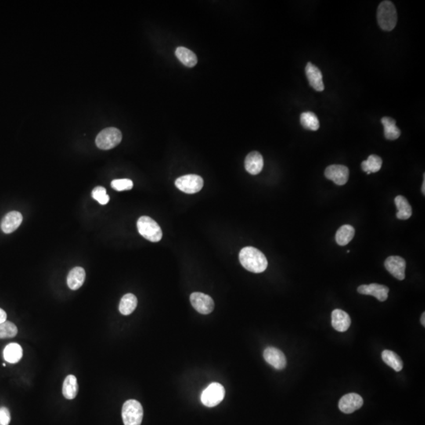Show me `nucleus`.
I'll list each match as a JSON object with an SVG mask.
<instances>
[{
	"instance_id": "obj_12",
	"label": "nucleus",
	"mask_w": 425,
	"mask_h": 425,
	"mask_svg": "<svg viewBox=\"0 0 425 425\" xmlns=\"http://www.w3.org/2000/svg\"><path fill=\"white\" fill-rule=\"evenodd\" d=\"M263 357L265 358L267 363L272 365L273 368L277 369V370H282L286 367V357L279 349L272 347H267L264 350Z\"/></svg>"
},
{
	"instance_id": "obj_15",
	"label": "nucleus",
	"mask_w": 425,
	"mask_h": 425,
	"mask_svg": "<svg viewBox=\"0 0 425 425\" xmlns=\"http://www.w3.org/2000/svg\"><path fill=\"white\" fill-rule=\"evenodd\" d=\"M23 217L20 212L11 211L6 214L1 221V229L6 234L15 232L20 226Z\"/></svg>"
},
{
	"instance_id": "obj_19",
	"label": "nucleus",
	"mask_w": 425,
	"mask_h": 425,
	"mask_svg": "<svg viewBox=\"0 0 425 425\" xmlns=\"http://www.w3.org/2000/svg\"><path fill=\"white\" fill-rule=\"evenodd\" d=\"M78 392L77 378L73 375L66 376L62 386V394L66 399H74Z\"/></svg>"
},
{
	"instance_id": "obj_7",
	"label": "nucleus",
	"mask_w": 425,
	"mask_h": 425,
	"mask_svg": "<svg viewBox=\"0 0 425 425\" xmlns=\"http://www.w3.org/2000/svg\"><path fill=\"white\" fill-rule=\"evenodd\" d=\"M203 184V178L195 174L183 176L175 181L176 187L181 192L187 194L197 193L202 190Z\"/></svg>"
},
{
	"instance_id": "obj_20",
	"label": "nucleus",
	"mask_w": 425,
	"mask_h": 425,
	"mask_svg": "<svg viewBox=\"0 0 425 425\" xmlns=\"http://www.w3.org/2000/svg\"><path fill=\"white\" fill-rule=\"evenodd\" d=\"M23 356L22 347L18 343L8 344L4 350V357L6 361L11 364L18 363Z\"/></svg>"
},
{
	"instance_id": "obj_9",
	"label": "nucleus",
	"mask_w": 425,
	"mask_h": 425,
	"mask_svg": "<svg viewBox=\"0 0 425 425\" xmlns=\"http://www.w3.org/2000/svg\"><path fill=\"white\" fill-rule=\"evenodd\" d=\"M325 175L327 179L333 181L336 185H344L349 178V170L347 166L342 165H332L327 167Z\"/></svg>"
},
{
	"instance_id": "obj_18",
	"label": "nucleus",
	"mask_w": 425,
	"mask_h": 425,
	"mask_svg": "<svg viewBox=\"0 0 425 425\" xmlns=\"http://www.w3.org/2000/svg\"><path fill=\"white\" fill-rule=\"evenodd\" d=\"M85 276V271L82 267L73 268L68 274V286L71 290H77L84 285Z\"/></svg>"
},
{
	"instance_id": "obj_8",
	"label": "nucleus",
	"mask_w": 425,
	"mask_h": 425,
	"mask_svg": "<svg viewBox=\"0 0 425 425\" xmlns=\"http://www.w3.org/2000/svg\"><path fill=\"white\" fill-rule=\"evenodd\" d=\"M190 301L192 307L199 314H209L214 310V300L208 295L194 292L191 295Z\"/></svg>"
},
{
	"instance_id": "obj_35",
	"label": "nucleus",
	"mask_w": 425,
	"mask_h": 425,
	"mask_svg": "<svg viewBox=\"0 0 425 425\" xmlns=\"http://www.w3.org/2000/svg\"><path fill=\"white\" fill-rule=\"evenodd\" d=\"M421 191H422V193H423V195H425V175H424V174H423V185H422Z\"/></svg>"
},
{
	"instance_id": "obj_21",
	"label": "nucleus",
	"mask_w": 425,
	"mask_h": 425,
	"mask_svg": "<svg viewBox=\"0 0 425 425\" xmlns=\"http://www.w3.org/2000/svg\"><path fill=\"white\" fill-rule=\"evenodd\" d=\"M381 122L384 128V136L389 140H394L399 138L401 135V131L396 126V121L394 119L390 117H383L381 119Z\"/></svg>"
},
{
	"instance_id": "obj_34",
	"label": "nucleus",
	"mask_w": 425,
	"mask_h": 425,
	"mask_svg": "<svg viewBox=\"0 0 425 425\" xmlns=\"http://www.w3.org/2000/svg\"><path fill=\"white\" fill-rule=\"evenodd\" d=\"M425 318V314H424V313H423V314H422L421 318H420V323H421V325H423V326H425V318Z\"/></svg>"
},
{
	"instance_id": "obj_27",
	"label": "nucleus",
	"mask_w": 425,
	"mask_h": 425,
	"mask_svg": "<svg viewBox=\"0 0 425 425\" xmlns=\"http://www.w3.org/2000/svg\"><path fill=\"white\" fill-rule=\"evenodd\" d=\"M382 164H383V161L381 158L377 155H371L366 161L362 162L361 169L367 174H375L380 171Z\"/></svg>"
},
{
	"instance_id": "obj_14",
	"label": "nucleus",
	"mask_w": 425,
	"mask_h": 425,
	"mask_svg": "<svg viewBox=\"0 0 425 425\" xmlns=\"http://www.w3.org/2000/svg\"><path fill=\"white\" fill-rule=\"evenodd\" d=\"M306 74L310 86L314 90L322 91L325 89L323 83V77L321 70L317 66L313 65L311 62H308L306 66Z\"/></svg>"
},
{
	"instance_id": "obj_26",
	"label": "nucleus",
	"mask_w": 425,
	"mask_h": 425,
	"mask_svg": "<svg viewBox=\"0 0 425 425\" xmlns=\"http://www.w3.org/2000/svg\"><path fill=\"white\" fill-rule=\"evenodd\" d=\"M137 298L133 294H126L121 298L119 304V311L123 315H129L137 307Z\"/></svg>"
},
{
	"instance_id": "obj_25",
	"label": "nucleus",
	"mask_w": 425,
	"mask_h": 425,
	"mask_svg": "<svg viewBox=\"0 0 425 425\" xmlns=\"http://www.w3.org/2000/svg\"><path fill=\"white\" fill-rule=\"evenodd\" d=\"M354 227L350 225H344L338 229L336 234V243L340 246H346L354 236Z\"/></svg>"
},
{
	"instance_id": "obj_3",
	"label": "nucleus",
	"mask_w": 425,
	"mask_h": 425,
	"mask_svg": "<svg viewBox=\"0 0 425 425\" xmlns=\"http://www.w3.org/2000/svg\"><path fill=\"white\" fill-rule=\"evenodd\" d=\"M137 228L143 237L153 243H157L163 237V231L159 224L148 216L139 217Z\"/></svg>"
},
{
	"instance_id": "obj_32",
	"label": "nucleus",
	"mask_w": 425,
	"mask_h": 425,
	"mask_svg": "<svg viewBox=\"0 0 425 425\" xmlns=\"http://www.w3.org/2000/svg\"><path fill=\"white\" fill-rule=\"evenodd\" d=\"M11 412L6 407H0V425H9Z\"/></svg>"
},
{
	"instance_id": "obj_17",
	"label": "nucleus",
	"mask_w": 425,
	"mask_h": 425,
	"mask_svg": "<svg viewBox=\"0 0 425 425\" xmlns=\"http://www.w3.org/2000/svg\"><path fill=\"white\" fill-rule=\"evenodd\" d=\"M264 166L262 155L257 152H250L245 159V169L251 175L260 174Z\"/></svg>"
},
{
	"instance_id": "obj_33",
	"label": "nucleus",
	"mask_w": 425,
	"mask_h": 425,
	"mask_svg": "<svg viewBox=\"0 0 425 425\" xmlns=\"http://www.w3.org/2000/svg\"><path fill=\"white\" fill-rule=\"evenodd\" d=\"M7 313L4 311L3 309L0 308V323H3V322H5L6 320H7Z\"/></svg>"
},
{
	"instance_id": "obj_1",
	"label": "nucleus",
	"mask_w": 425,
	"mask_h": 425,
	"mask_svg": "<svg viewBox=\"0 0 425 425\" xmlns=\"http://www.w3.org/2000/svg\"><path fill=\"white\" fill-rule=\"evenodd\" d=\"M239 257L243 268L254 273L264 272L268 266V261L262 252L252 246L242 249Z\"/></svg>"
},
{
	"instance_id": "obj_29",
	"label": "nucleus",
	"mask_w": 425,
	"mask_h": 425,
	"mask_svg": "<svg viewBox=\"0 0 425 425\" xmlns=\"http://www.w3.org/2000/svg\"><path fill=\"white\" fill-rule=\"evenodd\" d=\"M18 334V328L10 321L0 323V339L15 337Z\"/></svg>"
},
{
	"instance_id": "obj_31",
	"label": "nucleus",
	"mask_w": 425,
	"mask_h": 425,
	"mask_svg": "<svg viewBox=\"0 0 425 425\" xmlns=\"http://www.w3.org/2000/svg\"><path fill=\"white\" fill-rule=\"evenodd\" d=\"M111 187L117 192L131 190L133 187V183L129 179L113 180L111 182Z\"/></svg>"
},
{
	"instance_id": "obj_2",
	"label": "nucleus",
	"mask_w": 425,
	"mask_h": 425,
	"mask_svg": "<svg viewBox=\"0 0 425 425\" xmlns=\"http://www.w3.org/2000/svg\"><path fill=\"white\" fill-rule=\"evenodd\" d=\"M398 21L395 7L390 1H383L377 9L378 24L384 31H391Z\"/></svg>"
},
{
	"instance_id": "obj_4",
	"label": "nucleus",
	"mask_w": 425,
	"mask_h": 425,
	"mask_svg": "<svg viewBox=\"0 0 425 425\" xmlns=\"http://www.w3.org/2000/svg\"><path fill=\"white\" fill-rule=\"evenodd\" d=\"M121 415L124 425H141L144 417L142 405L136 400H128L123 405Z\"/></svg>"
},
{
	"instance_id": "obj_10",
	"label": "nucleus",
	"mask_w": 425,
	"mask_h": 425,
	"mask_svg": "<svg viewBox=\"0 0 425 425\" xmlns=\"http://www.w3.org/2000/svg\"><path fill=\"white\" fill-rule=\"evenodd\" d=\"M363 403V398H361V396L355 393H350L340 398L339 408L342 412L349 414L359 409Z\"/></svg>"
},
{
	"instance_id": "obj_22",
	"label": "nucleus",
	"mask_w": 425,
	"mask_h": 425,
	"mask_svg": "<svg viewBox=\"0 0 425 425\" xmlns=\"http://www.w3.org/2000/svg\"><path fill=\"white\" fill-rule=\"evenodd\" d=\"M176 56L179 59L180 62L185 66L188 67H193L197 64V56L194 53L193 51L185 47H179L176 50Z\"/></svg>"
},
{
	"instance_id": "obj_11",
	"label": "nucleus",
	"mask_w": 425,
	"mask_h": 425,
	"mask_svg": "<svg viewBox=\"0 0 425 425\" xmlns=\"http://www.w3.org/2000/svg\"><path fill=\"white\" fill-rule=\"evenodd\" d=\"M384 266L391 275L399 280L405 279V260L399 256H390L386 259Z\"/></svg>"
},
{
	"instance_id": "obj_5",
	"label": "nucleus",
	"mask_w": 425,
	"mask_h": 425,
	"mask_svg": "<svg viewBox=\"0 0 425 425\" xmlns=\"http://www.w3.org/2000/svg\"><path fill=\"white\" fill-rule=\"evenodd\" d=\"M122 134L116 128H106L97 135L95 145L101 150H110L121 142Z\"/></svg>"
},
{
	"instance_id": "obj_24",
	"label": "nucleus",
	"mask_w": 425,
	"mask_h": 425,
	"mask_svg": "<svg viewBox=\"0 0 425 425\" xmlns=\"http://www.w3.org/2000/svg\"><path fill=\"white\" fill-rule=\"evenodd\" d=\"M382 359L395 372H400L403 369V362L398 354L391 350H383L382 352Z\"/></svg>"
},
{
	"instance_id": "obj_30",
	"label": "nucleus",
	"mask_w": 425,
	"mask_h": 425,
	"mask_svg": "<svg viewBox=\"0 0 425 425\" xmlns=\"http://www.w3.org/2000/svg\"><path fill=\"white\" fill-rule=\"evenodd\" d=\"M91 195L93 199L98 201L101 205L107 204L110 201V197L106 194V190L103 187L99 186L94 188V190L91 192Z\"/></svg>"
},
{
	"instance_id": "obj_16",
	"label": "nucleus",
	"mask_w": 425,
	"mask_h": 425,
	"mask_svg": "<svg viewBox=\"0 0 425 425\" xmlns=\"http://www.w3.org/2000/svg\"><path fill=\"white\" fill-rule=\"evenodd\" d=\"M351 325V319L347 313L340 309L333 310L332 313V325L338 332H343L348 330Z\"/></svg>"
},
{
	"instance_id": "obj_28",
	"label": "nucleus",
	"mask_w": 425,
	"mask_h": 425,
	"mask_svg": "<svg viewBox=\"0 0 425 425\" xmlns=\"http://www.w3.org/2000/svg\"><path fill=\"white\" fill-rule=\"evenodd\" d=\"M300 122L303 128L311 131H317L320 128V122L318 117L313 112H304L300 117Z\"/></svg>"
},
{
	"instance_id": "obj_23",
	"label": "nucleus",
	"mask_w": 425,
	"mask_h": 425,
	"mask_svg": "<svg viewBox=\"0 0 425 425\" xmlns=\"http://www.w3.org/2000/svg\"><path fill=\"white\" fill-rule=\"evenodd\" d=\"M396 207L398 212L396 214V217L399 220L409 219L412 216V207L409 202L402 195H398L394 199Z\"/></svg>"
},
{
	"instance_id": "obj_6",
	"label": "nucleus",
	"mask_w": 425,
	"mask_h": 425,
	"mask_svg": "<svg viewBox=\"0 0 425 425\" xmlns=\"http://www.w3.org/2000/svg\"><path fill=\"white\" fill-rule=\"evenodd\" d=\"M225 396V387L219 383H210L201 394V401L207 407H214L221 403Z\"/></svg>"
},
{
	"instance_id": "obj_13",
	"label": "nucleus",
	"mask_w": 425,
	"mask_h": 425,
	"mask_svg": "<svg viewBox=\"0 0 425 425\" xmlns=\"http://www.w3.org/2000/svg\"><path fill=\"white\" fill-rule=\"evenodd\" d=\"M358 293L365 296H372L376 298L379 301L384 302L388 297L389 289L384 285L371 284L369 285H361L358 287Z\"/></svg>"
}]
</instances>
